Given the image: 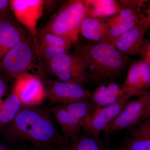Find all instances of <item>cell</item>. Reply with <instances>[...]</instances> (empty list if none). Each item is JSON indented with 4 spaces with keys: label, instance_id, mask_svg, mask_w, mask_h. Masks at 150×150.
<instances>
[{
    "label": "cell",
    "instance_id": "52a82bcc",
    "mask_svg": "<svg viewBox=\"0 0 150 150\" xmlns=\"http://www.w3.org/2000/svg\"><path fill=\"white\" fill-rule=\"evenodd\" d=\"M49 73L57 80L84 85L86 74L81 61L76 54H62L47 62Z\"/></svg>",
    "mask_w": 150,
    "mask_h": 150
},
{
    "label": "cell",
    "instance_id": "4dcf8cb0",
    "mask_svg": "<svg viewBox=\"0 0 150 150\" xmlns=\"http://www.w3.org/2000/svg\"><path fill=\"white\" fill-rule=\"evenodd\" d=\"M46 150L28 149V150Z\"/></svg>",
    "mask_w": 150,
    "mask_h": 150
},
{
    "label": "cell",
    "instance_id": "9c48e42d",
    "mask_svg": "<svg viewBox=\"0 0 150 150\" xmlns=\"http://www.w3.org/2000/svg\"><path fill=\"white\" fill-rule=\"evenodd\" d=\"M10 3L14 16L28 30L37 46V25L43 13L44 0H11Z\"/></svg>",
    "mask_w": 150,
    "mask_h": 150
},
{
    "label": "cell",
    "instance_id": "7a4b0ae2",
    "mask_svg": "<svg viewBox=\"0 0 150 150\" xmlns=\"http://www.w3.org/2000/svg\"><path fill=\"white\" fill-rule=\"evenodd\" d=\"M74 54L80 59L88 82L98 86L116 79L129 69L131 60L110 43L93 44L79 42L74 44Z\"/></svg>",
    "mask_w": 150,
    "mask_h": 150
},
{
    "label": "cell",
    "instance_id": "e0dca14e",
    "mask_svg": "<svg viewBox=\"0 0 150 150\" xmlns=\"http://www.w3.org/2000/svg\"><path fill=\"white\" fill-rule=\"evenodd\" d=\"M29 33L25 28L19 25L15 21L0 22V62Z\"/></svg>",
    "mask_w": 150,
    "mask_h": 150
},
{
    "label": "cell",
    "instance_id": "8fae6325",
    "mask_svg": "<svg viewBox=\"0 0 150 150\" xmlns=\"http://www.w3.org/2000/svg\"><path fill=\"white\" fill-rule=\"evenodd\" d=\"M49 110L61 127L66 142L75 139L80 136L86 118L85 114L69 105H55Z\"/></svg>",
    "mask_w": 150,
    "mask_h": 150
},
{
    "label": "cell",
    "instance_id": "484cf974",
    "mask_svg": "<svg viewBox=\"0 0 150 150\" xmlns=\"http://www.w3.org/2000/svg\"><path fill=\"white\" fill-rule=\"evenodd\" d=\"M121 8H129L136 10L142 9L146 1H118Z\"/></svg>",
    "mask_w": 150,
    "mask_h": 150
},
{
    "label": "cell",
    "instance_id": "603a6c76",
    "mask_svg": "<svg viewBox=\"0 0 150 150\" xmlns=\"http://www.w3.org/2000/svg\"><path fill=\"white\" fill-rule=\"evenodd\" d=\"M71 49L64 47L44 46L38 44L36 47L38 57L45 60L46 63L56 56L68 54Z\"/></svg>",
    "mask_w": 150,
    "mask_h": 150
},
{
    "label": "cell",
    "instance_id": "44dd1931",
    "mask_svg": "<svg viewBox=\"0 0 150 150\" xmlns=\"http://www.w3.org/2000/svg\"><path fill=\"white\" fill-rule=\"evenodd\" d=\"M142 12V10L137 12L119 24L109 28V32L112 39L137 27L146 19L150 18V15L146 16V14Z\"/></svg>",
    "mask_w": 150,
    "mask_h": 150
},
{
    "label": "cell",
    "instance_id": "d6986e66",
    "mask_svg": "<svg viewBox=\"0 0 150 150\" xmlns=\"http://www.w3.org/2000/svg\"><path fill=\"white\" fill-rule=\"evenodd\" d=\"M87 8L86 17L101 18L116 15L121 10L118 1H85Z\"/></svg>",
    "mask_w": 150,
    "mask_h": 150
},
{
    "label": "cell",
    "instance_id": "7402d4cb",
    "mask_svg": "<svg viewBox=\"0 0 150 150\" xmlns=\"http://www.w3.org/2000/svg\"><path fill=\"white\" fill-rule=\"evenodd\" d=\"M38 44L44 46H58L71 49L73 44L69 40L58 35L40 31L37 37Z\"/></svg>",
    "mask_w": 150,
    "mask_h": 150
},
{
    "label": "cell",
    "instance_id": "4fadbf2b",
    "mask_svg": "<svg viewBox=\"0 0 150 150\" xmlns=\"http://www.w3.org/2000/svg\"><path fill=\"white\" fill-rule=\"evenodd\" d=\"M130 96H138L147 91L150 86V62L141 59L130 64L125 83Z\"/></svg>",
    "mask_w": 150,
    "mask_h": 150
},
{
    "label": "cell",
    "instance_id": "30bf717a",
    "mask_svg": "<svg viewBox=\"0 0 150 150\" xmlns=\"http://www.w3.org/2000/svg\"><path fill=\"white\" fill-rule=\"evenodd\" d=\"M131 97L126 96L117 102L94 110L86 118L82 129L84 133L100 137V133L119 114Z\"/></svg>",
    "mask_w": 150,
    "mask_h": 150
},
{
    "label": "cell",
    "instance_id": "277c9868",
    "mask_svg": "<svg viewBox=\"0 0 150 150\" xmlns=\"http://www.w3.org/2000/svg\"><path fill=\"white\" fill-rule=\"evenodd\" d=\"M36 47L32 35L29 33L0 62V75L15 79L29 73L34 67L38 57Z\"/></svg>",
    "mask_w": 150,
    "mask_h": 150
},
{
    "label": "cell",
    "instance_id": "5b68a950",
    "mask_svg": "<svg viewBox=\"0 0 150 150\" xmlns=\"http://www.w3.org/2000/svg\"><path fill=\"white\" fill-rule=\"evenodd\" d=\"M137 97V99L129 101L103 130L106 138L150 118V92H146Z\"/></svg>",
    "mask_w": 150,
    "mask_h": 150
},
{
    "label": "cell",
    "instance_id": "1f68e13d",
    "mask_svg": "<svg viewBox=\"0 0 150 150\" xmlns=\"http://www.w3.org/2000/svg\"></svg>",
    "mask_w": 150,
    "mask_h": 150
},
{
    "label": "cell",
    "instance_id": "2e32d148",
    "mask_svg": "<svg viewBox=\"0 0 150 150\" xmlns=\"http://www.w3.org/2000/svg\"><path fill=\"white\" fill-rule=\"evenodd\" d=\"M80 34L88 43H110L112 38L109 26L104 18L86 17L81 23Z\"/></svg>",
    "mask_w": 150,
    "mask_h": 150
},
{
    "label": "cell",
    "instance_id": "3957f363",
    "mask_svg": "<svg viewBox=\"0 0 150 150\" xmlns=\"http://www.w3.org/2000/svg\"><path fill=\"white\" fill-rule=\"evenodd\" d=\"M87 13L85 1L69 0L62 4L42 30L64 38L74 45L79 41L81 23Z\"/></svg>",
    "mask_w": 150,
    "mask_h": 150
},
{
    "label": "cell",
    "instance_id": "ac0fdd59",
    "mask_svg": "<svg viewBox=\"0 0 150 150\" xmlns=\"http://www.w3.org/2000/svg\"><path fill=\"white\" fill-rule=\"evenodd\" d=\"M59 150H112L100 137L83 133L75 139L66 142Z\"/></svg>",
    "mask_w": 150,
    "mask_h": 150
},
{
    "label": "cell",
    "instance_id": "4316f807",
    "mask_svg": "<svg viewBox=\"0 0 150 150\" xmlns=\"http://www.w3.org/2000/svg\"><path fill=\"white\" fill-rule=\"evenodd\" d=\"M139 55L142 57V59L147 62H150V42L148 39L144 40V44Z\"/></svg>",
    "mask_w": 150,
    "mask_h": 150
},
{
    "label": "cell",
    "instance_id": "ba28073f",
    "mask_svg": "<svg viewBox=\"0 0 150 150\" xmlns=\"http://www.w3.org/2000/svg\"><path fill=\"white\" fill-rule=\"evenodd\" d=\"M11 91L24 107L40 106L46 99V89L42 80L29 73L15 79Z\"/></svg>",
    "mask_w": 150,
    "mask_h": 150
},
{
    "label": "cell",
    "instance_id": "d4e9b609",
    "mask_svg": "<svg viewBox=\"0 0 150 150\" xmlns=\"http://www.w3.org/2000/svg\"><path fill=\"white\" fill-rule=\"evenodd\" d=\"M8 0H0V22L14 21Z\"/></svg>",
    "mask_w": 150,
    "mask_h": 150
},
{
    "label": "cell",
    "instance_id": "6da1fadb",
    "mask_svg": "<svg viewBox=\"0 0 150 150\" xmlns=\"http://www.w3.org/2000/svg\"><path fill=\"white\" fill-rule=\"evenodd\" d=\"M49 109L23 106L3 130L6 141L16 150H59L66 142L59 134Z\"/></svg>",
    "mask_w": 150,
    "mask_h": 150
},
{
    "label": "cell",
    "instance_id": "5bb4252c",
    "mask_svg": "<svg viewBox=\"0 0 150 150\" xmlns=\"http://www.w3.org/2000/svg\"><path fill=\"white\" fill-rule=\"evenodd\" d=\"M127 95L129 96L124 84L111 81L97 86L90 100L95 110L113 104Z\"/></svg>",
    "mask_w": 150,
    "mask_h": 150
},
{
    "label": "cell",
    "instance_id": "ffe728a7",
    "mask_svg": "<svg viewBox=\"0 0 150 150\" xmlns=\"http://www.w3.org/2000/svg\"><path fill=\"white\" fill-rule=\"evenodd\" d=\"M22 107L16 95L11 91L0 106V132L13 121Z\"/></svg>",
    "mask_w": 150,
    "mask_h": 150
},
{
    "label": "cell",
    "instance_id": "8992f818",
    "mask_svg": "<svg viewBox=\"0 0 150 150\" xmlns=\"http://www.w3.org/2000/svg\"><path fill=\"white\" fill-rule=\"evenodd\" d=\"M41 79L46 89V99L55 105L72 104L91 99L92 92L84 85L49 78Z\"/></svg>",
    "mask_w": 150,
    "mask_h": 150
},
{
    "label": "cell",
    "instance_id": "7c38bea8",
    "mask_svg": "<svg viewBox=\"0 0 150 150\" xmlns=\"http://www.w3.org/2000/svg\"><path fill=\"white\" fill-rule=\"evenodd\" d=\"M150 18L137 27L112 38L110 44L121 53L127 56L139 55L144 42V36L150 29Z\"/></svg>",
    "mask_w": 150,
    "mask_h": 150
},
{
    "label": "cell",
    "instance_id": "83f0119b",
    "mask_svg": "<svg viewBox=\"0 0 150 150\" xmlns=\"http://www.w3.org/2000/svg\"><path fill=\"white\" fill-rule=\"evenodd\" d=\"M60 1L56 0H46L43 3V13L46 12L47 13H50L57 8L59 5Z\"/></svg>",
    "mask_w": 150,
    "mask_h": 150
},
{
    "label": "cell",
    "instance_id": "f1b7e54d",
    "mask_svg": "<svg viewBox=\"0 0 150 150\" xmlns=\"http://www.w3.org/2000/svg\"><path fill=\"white\" fill-rule=\"evenodd\" d=\"M7 85L4 78L0 75V98H1L7 91Z\"/></svg>",
    "mask_w": 150,
    "mask_h": 150
},
{
    "label": "cell",
    "instance_id": "f546056e",
    "mask_svg": "<svg viewBox=\"0 0 150 150\" xmlns=\"http://www.w3.org/2000/svg\"><path fill=\"white\" fill-rule=\"evenodd\" d=\"M3 101L2 100L1 98H0V106L1 105Z\"/></svg>",
    "mask_w": 150,
    "mask_h": 150
},
{
    "label": "cell",
    "instance_id": "9a60e30c",
    "mask_svg": "<svg viewBox=\"0 0 150 150\" xmlns=\"http://www.w3.org/2000/svg\"><path fill=\"white\" fill-rule=\"evenodd\" d=\"M119 150H150V118L128 129Z\"/></svg>",
    "mask_w": 150,
    "mask_h": 150
},
{
    "label": "cell",
    "instance_id": "cb8c5ba5",
    "mask_svg": "<svg viewBox=\"0 0 150 150\" xmlns=\"http://www.w3.org/2000/svg\"><path fill=\"white\" fill-rule=\"evenodd\" d=\"M141 10L142 9L136 10L129 8H122L121 10L116 15L104 19L109 28L112 27L119 24L132 15Z\"/></svg>",
    "mask_w": 150,
    "mask_h": 150
}]
</instances>
